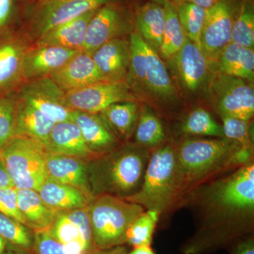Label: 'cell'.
<instances>
[{
	"mask_svg": "<svg viewBox=\"0 0 254 254\" xmlns=\"http://www.w3.org/2000/svg\"><path fill=\"white\" fill-rule=\"evenodd\" d=\"M23 249L11 248L6 249L3 254H26L23 253Z\"/></svg>",
	"mask_w": 254,
	"mask_h": 254,
	"instance_id": "7dc6e473",
	"label": "cell"
},
{
	"mask_svg": "<svg viewBox=\"0 0 254 254\" xmlns=\"http://www.w3.org/2000/svg\"><path fill=\"white\" fill-rule=\"evenodd\" d=\"M254 147L226 138H187L176 146L177 202L209 179L253 161Z\"/></svg>",
	"mask_w": 254,
	"mask_h": 254,
	"instance_id": "7a4b0ae2",
	"label": "cell"
},
{
	"mask_svg": "<svg viewBox=\"0 0 254 254\" xmlns=\"http://www.w3.org/2000/svg\"><path fill=\"white\" fill-rule=\"evenodd\" d=\"M199 187L190 191L202 215L199 226L182 253H210L248 236L253 229V161Z\"/></svg>",
	"mask_w": 254,
	"mask_h": 254,
	"instance_id": "6da1fadb",
	"label": "cell"
},
{
	"mask_svg": "<svg viewBox=\"0 0 254 254\" xmlns=\"http://www.w3.org/2000/svg\"><path fill=\"white\" fill-rule=\"evenodd\" d=\"M6 249V244L4 240L0 237V254H4Z\"/></svg>",
	"mask_w": 254,
	"mask_h": 254,
	"instance_id": "c3c4849f",
	"label": "cell"
},
{
	"mask_svg": "<svg viewBox=\"0 0 254 254\" xmlns=\"http://www.w3.org/2000/svg\"><path fill=\"white\" fill-rule=\"evenodd\" d=\"M135 143L150 150L161 144L165 138V129L160 119L148 105L140 108L135 129Z\"/></svg>",
	"mask_w": 254,
	"mask_h": 254,
	"instance_id": "4dcf8cb0",
	"label": "cell"
},
{
	"mask_svg": "<svg viewBox=\"0 0 254 254\" xmlns=\"http://www.w3.org/2000/svg\"><path fill=\"white\" fill-rule=\"evenodd\" d=\"M124 199L160 214L177 203L176 145L165 143L151 150L141 187Z\"/></svg>",
	"mask_w": 254,
	"mask_h": 254,
	"instance_id": "5b68a950",
	"label": "cell"
},
{
	"mask_svg": "<svg viewBox=\"0 0 254 254\" xmlns=\"http://www.w3.org/2000/svg\"><path fill=\"white\" fill-rule=\"evenodd\" d=\"M0 213L17 220L25 225L18 207L17 192L14 187L0 188Z\"/></svg>",
	"mask_w": 254,
	"mask_h": 254,
	"instance_id": "f35d334b",
	"label": "cell"
},
{
	"mask_svg": "<svg viewBox=\"0 0 254 254\" xmlns=\"http://www.w3.org/2000/svg\"><path fill=\"white\" fill-rule=\"evenodd\" d=\"M182 131L192 136L224 138L222 125L214 120L207 110L197 108L192 110L182 125Z\"/></svg>",
	"mask_w": 254,
	"mask_h": 254,
	"instance_id": "836d02e7",
	"label": "cell"
},
{
	"mask_svg": "<svg viewBox=\"0 0 254 254\" xmlns=\"http://www.w3.org/2000/svg\"><path fill=\"white\" fill-rule=\"evenodd\" d=\"M129 100L137 99L126 81H100L65 93L70 110L90 113L98 114L111 105Z\"/></svg>",
	"mask_w": 254,
	"mask_h": 254,
	"instance_id": "30bf717a",
	"label": "cell"
},
{
	"mask_svg": "<svg viewBox=\"0 0 254 254\" xmlns=\"http://www.w3.org/2000/svg\"><path fill=\"white\" fill-rule=\"evenodd\" d=\"M9 187H14V185L4 165L0 161V188Z\"/></svg>",
	"mask_w": 254,
	"mask_h": 254,
	"instance_id": "7bdbcfd3",
	"label": "cell"
},
{
	"mask_svg": "<svg viewBox=\"0 0 254 254\" xmlns=\"http://www.w3.org/2000/svg\"><path fill=\"white\" fill-rule=\"evenodd\" d=\"M184 31L192 43L200 48V36L207 10L183 0H173Z\"/></svg>",
	"mask_w": 254,
	"mask_h": 254,
	"instance_id": "d6a6232c",
	"label": "cell"
},
{
	"mask_svg": "<svg viewBox=\"0 0 254 254\" xmlns=\"http://www.w3.org/2000/svg\"><path fill=\"white\" fill-rule=\"evenodd\" d=\"M231 246V254H254L253 237L247 236L237 240Z\"/></svg>",
	"mask_w": 254,
	"mask_h": 254,
	"instance_id": "60d3db41",
	"label": "cell"
},
{
	"mask_svg": "<svg viewBox=\"0 0 254 254\" xmlns=\"http://www.w3.org/2000/svg\"><path fill=\"white\" fill-rule=\"evenodd\" d=\"M98 9L52 28L38 38L37 46H56L82 50L88 23Z\"/></svg>",
	"mask_w": 254,
	"mask_h": 254,
	"instance_id": "7402d4cb",
	"label": "cell"
},
{
	"mask_svg": "<svg viewBox=\"0 0 254 254\" xmlns=\"http://www.w3.org/2000/svg\"><path fill=\"white\" fill-rule=\"evenodd\" d=\"M38 192L48 206L58 212L88 206V199L81 190L48 177Z\"/></svg>",
	"mask_w": 254,
	"mask_h": 254,
	"instance_id": "f1b7e54d",
	"label": "cell"
},
{
	"mask_svg": "<svg viewBox=\"0 0 254 254\" xmlns=\"http://www.w3.org/2000/svg\"><path fill=\"white\" fill-rule=\"evenodd\" d=\"M18 207L24 224L35 232L50 230L58 211L43 201L37 190H16Z\"/></svg>",
	"mask_w": 254,
	"mask_h": 254,
	"instance_id": "d4e9b609",
	"label": "cell"
},
{
	"mask_svg": "<svg viewBox=\"0 0 254 254\" xmlns=\"http://www.w3.org/2000/svg\"><path fill=\"white\" fill-rule=\"evenodd\" d=\"M70 120L77 125L85 143L97 156L108 154L121 146V141L99 114L71 110Z\"/></svg>",
	"mask_w": 254,
	"mask_h": 254,
	"instance_id": "e0dca14e",
	"label": "cell"
},
{
	"mask_svg": "<svg viewBox=\"0 0 254 254\" xmlns=\"http://www.w3.org/2000/svg\"><path fill=\"white\" fill-rule=\"evenodd\" d=\"M87 208L96 250L126 244L128 227L145 210L141 205L106 193L98 195Z\"/></svg>",
	"mask_w": 254,
	"mask_h": 254,
	"instance_id": "8992f818",
	"label": "cell"
},
{
	"mask_svg": "<svg viewBox=\"0 0 254 254\" xmlns=\"http://www.w3.org/2000/svg\"><path fill=\"white\" fill-rule=\"evenodd\" d=\"M128 27L129 22L124 10L118 5L107 3L97 10L88 23L82 50L92 55L105 43L121 38Z\"/></svg>",
	"mask_w": 254,
	"mask_h": 254,
	"instance_id": "9a60e30c",
	"label": "cell"
},
{
	"mask_svg": "<svg viewBox=\"0 0 254 254\" xmlns=\"http://www.w3.org/2000/svg\"><path fill=\"white\" fill-rule=\"evenodd\" d=\"M231 43L254 49L253 0H241L232 25Z\"/></svg>",
	"mask_w": 254,
	"mask_h": 254,
	"instance_id": "1f68e13d",
	"label": "cell"
},
{
	"mask_svg": "<svg viewBox=\"0 0 254 254\" xmlns=\"http://www.w3.org/2000/svg\"><path fill=\"white\" fill-rule=\"evenodd\" d=\"M109 1L110 0H45L32 20V33L36 38H40L55 26L99 9Z\"/></svg>",
	"mask_w": 254,
	"mask_h": 254,
	"instance_id": "5bb4252c",
	"label": "cell"
},
{
	"mask_svg": "<svg viewBox=\"0 0 254 254\" xmlns=\"http://www.w3.org/2000/svg\"><path fill=\"white\" fill-rule=\"evenodd\" d=\"M50 76L65 93L103 81L91 55L83 50Z\"/></svg>",
	"mask_w": 254,
	"mask_h": 254,
	"instance_id": "d6986e66",
	"label": "cell"
},
{
	"mask_svg": "<svg viewBox=\"0 0 254 254\" xmlns=\"http://www.w3.org/2000/svg\"><path fill=\"white\" fill-rule=\"evenodd\" d=\"M139 111L137 100H129L115 103L98 114L117 138L126 141L134 133Z\"/></svg>",
	"mask_w": 254,
	"mask_h": 254,
	"instance_id": "83f0119b",
	"label": "cell"
},
{
	"mask_svg": "<svg viewBox=\"0 0 254 254\" xmlns=\"http://www.w3.org/2000/svg\"><path fill=\"white\" fill-rule=\"evenodd\" d=\"M46 168L48 178L90 193L86 167L79 158L47 151Z\"/></svg>",
	"mask_w": 254,
	"mask_h": 254,
	"instance_id": "44dd1931",
	"label": "cell"
},
{
	"mask_svg": "<svg viewBox=\"0 0 254 254\" xmlns=\"http://www.w3.org/2000/svg\"><path fill=\"white\" fill-rule=\"evenodd\" d=\"M150 151L133 143L119 147L108 153L97 163L95 188L101 194L123 198L134 194L143 182Z\"/></svg>",
	"mask_w": 254,
	"mask_h": 254,
	"instance_id": "277c9868",
	"label": "cell"
},
{
	"mask_svg": "<svg viewBox=\"0 0 254 254\" xmlns=\"http://www.w3.org/2000/svg\"><path fill=\"white\" fill-rule=\"evenodd\" d=\"M79 50L56 46H38L27 49L23 55V79L50 76L63 67Z\"/></svg>",
	"mask_w": 254,
	"mask_h": 254,
	"instance_id": "2e32d148",
	"label": "cell"
},
{
	"mask_svg": "<svg viewBox=\"0 0 254 254\" xmlns=\"http://www.w3.org/2000/svg\"><path fill=\"white\" fill-rule=\"evenodd\" d=\"M91 56L103 81H125L130 63L129 40H112L95 50Z\"/></svg>",
	"mask_w": 254,
	"mask_h": 254,
	"instance_id": "ac0fdd59",
	"label": "cell"
},
{
	"mask_svg": "<svg viewBox=\"0 0 254 254\" xmlns=\"http://www.w3.org/2000/svg\"><path fill=\"white\" fill-rule=\"evenodd\" d=\"M157 210H145L131 224L127 232L126 244L133 248L150 246L159 217Z\"/></svg>",
	"mask_w": 254,
	"mask_h": 254,
	"instance_id": "e575fe53",
	"label": "cell"
},
{
	"mask_svg": "<svg viewBox=\"0 0 254 254\" xmlns=\"http://www.w3.org/2000/svg\"><path fill=\"white\" fill-rule=\"evenodd\" d=\"M183 1H188L195 5L200 6L205 9H210L213 6L218 0H183Z\"/></svg>",
	"mask_w": 254,
	"mask_h": 254,
	"instance_id": "f6af8a7d",
	"label": "cell"
},
{
	"mask_svg": "<svg viewBox=\"0 0 254 254\" xmlns=\"http://www.w3.org/2000/svg\"><path fill=\"white\" fill-rule=\"evenodd\" d=\"M224 138L241 144L252 145V123L247 120L230 116H220Z\"/></svg>",
	"mask_w": 254,
	"mask_h": 254,
	"instance_id": "74e56055",
	"label": "cell"
},
{
	"mask_svg": "<svg viewBox=\"0 0 254 254\" xmlns=\"http://www.w3.org/2000/svg\"><path fill=\"white\" fill-rule=\"evenodd\" d=\"M88 254H127V249L125 246H119L107 250H95Z\"/></svg>",
	"mask_w": 254,
	"mask_h": 254,
	"instance_id": "ee69618b",
	"label": "cell"
},
{
	"mask_svg": "<svg viewBox=\"0 0 254 254\" xmlns=\"http://www.w3.org/2000/svg\"><path fill=\"white\" fill-rule=\"evenodd\" d=\"M240 1L218 0L207 9L200 36V48L209 63L231 43L232 25Z\"/></svg>",
	"mask_w": 254,
	"mask_h": 254,
	"instance_id": "8fae6325",
	"label": "cell"
},
{
	"mask_svg": "<svg viewBox=\"0 0 254 254\" xmlns=\"http://www.w3.org/2000/svg\"><path fill=\"white\" fill-rule=\"evenodd\" d=\"M0 237L6 244V249L30 250L33 248L34 238L26 225L0 213Z\"/></svg>",
	"mask_w": 254,
	"mask_h": 254,
	"instance_id": "d590c367",
	"label": "cell"
},
{
	"mask_svg": "<svg viewBox=\"0 0 254 254\" xmlns=\"http://www.w3.org/2000/svg\"><path fill=\"white\" fill-rule=\"evenodd\" d=\"M13 11V0H0V33L9 23Z\"/></svg>",
	"mask_w": 254,
	"mask_h": 254,
	"instance_id": "b9f144b4",
	"label": "cell"
},
{
	"mask_svg": "<svg viewBox=\"0 0 254 254\" xmlns=\"http://www.w3.org/2000/svg\"><path fill=\"white\" fill-rule=\"evenodd\" d=\"M162 4L165 11V26L159 55L167 61L181 49L186 43L187 37L179 19L173 0H163Z\"/></svg>",
	"mask_w": 254,
	"mask_h": 254,
	"instance_id": "f546056e",
	"label": "cell"
},
{
	"mask_svg": "<svg viewBox=\"0 0 254 254\" xmlns=\"http://www.w3.org/2000/svg\"><path fill=\"white\" fill-rule=\"evenodd\" d=\"M17 98L55 124L70 120L71 110L66 106L65 92L50 76L29 80L20 88Z\"/></svg>",
	"mask_w": 254,
	"mask_h": 254,
	"instance_id": "7c38bea8",
	"label": "cell"
},
{
	"mask_svg": "<svg viewBox=\"0 0 254 254\" xmlns=\"http://www.w3.org/2000/svg\"><path fill=\"white\" fill-rule=\"evenodd\" d=\"M165 11L163 4L149 1L137 11L135 18L136 33L159 54L163 41Z\"/></svg>",
	"mask_w": 254,
	"mask_h": 254,
	"instance_id": "4316f807",
	"label": "cell"
},
{
	"mask_svg": "<svg viewBox=\"0 0 254 254\" xmlns=\"http://www.w3.org/2000/svg\"><path fill=\"white\" fill-rule=\"evenodd\" d=\"M167 61L182 91L195 95L206 89L213 71L199 47L187 39L178 53Z\"/></svg>",
	"mask_w": 254,
	"mask_h": 254,
	"instance_id": "9c48e42d",
	"label": "cell"
},
{
	"mask_svg": "<svg viewBox=\"0 0 254 254\" xmlns=\"http://www.w3.org/2000/svg\"><path fill=\"white\" fill-rule=\"evenodd\" d=\"M252 83L242 78L213 72L206 88L207 93L220 116L233 117L250 121L254 115Z\"/></svg>",
	"mask_w": 254,
	"mask_h": 254,
	"instance_id": "ba28073f",
	"label": "cell"
},
{
	"mask_svg": "<svg viewBox=\"0 0 254 254\" xmlns=\"http://www.w3.org/2000/svg\"><path fill=\"white\" fill-rule=\"evenodd\" d=\"M26 50L18 38L11 36L0 38V93L11 92L23 80V58Z\"/></svg>",
	"mask_w": 254,
	"mask_h": 254,
	"instance_id": "603a6c76",
	"label": "cell"
},
{
	"mask_svg": "<svg viewBox=\"0 0 254 254\" xmlns=\"http://www.w3.org/2000/svg\"><path fill=\"white\" fill-rule=\"evenodd\" d=\"M17 95L12 91L0 93V148L15 136Z\"/></svg>",
	"mask_w": 254,
	"mask_h": 254,
	"instance_id": "8d00e7d4",
	"label": "cell"
},
{
	"mask_svg": "<svg viewBox=\"0 0 254 254\" xmlns=\"http://www.w3.org/2000/svg\"><path fill=\"white\" fill-rule=\"evenodd\" d=\"M127 254H155V253L152 250L150 246H143V247L133 248V251Z\"/></svg>",
	"mask_w": 254,
	"mask_h": 254,
	"instance_id": "bcb514c9",
	"label": "cell"
},
{
	"mask_svg": "<svg viewBox=\"0 0 254 254\" xmlns=\"http://www.w3.org/2000/svg\"><path fill=\"white\" fill-rule=\"evenodd\" d=\"M46 154V147L41 142L15 136L0 148V161L16 190L38 191L48 179Z\"/></svg>",
	"mask_w": 254,
	"mask_h": 254,
	"instance_id": "52a82bcc",
	"label": "cell"
},
{
	"mask_svg": "<svg viewBox=\"0 0 254 254\" xmlns=\"http://www.w3.org/2000/svg\"><path fill=\"white\" fill-rule=\"evenodd\" d=\"M35 233L33 249L36 254H64L63 246L50 230Z\"/></svg>",
	"mask_w": 254,
	"mask_h": 254,
	"instance_id": "ab89813d",
	"label": "cell"
},
{
	"mask_svg": "<svg viewBox=\"0 0 254 254\" xmlns=\"http://www.w3.org/2000/svg\"><path fill=\"white\" fill-rule=\"evenodd\" d=\"M213 72H218L242 78L253 83L254 79V49L229 43L210 63Z\"/></svg>",
	"mask_w": 254,
	"mask_h": 254,
	"instance_id": "ffe728a7",
	"label": "cell"
},
{
	"mask_svg": "<svg viewBox=\"0 0 254 254\" xmlns=\"http://www.w3.org/2000/svg\"><path fill=\"white\" fill-rule=\"evenodd\" d=\"M50 230L64 254H88L96 250L89 216L84 210L58 212Z\"/></svg>",
	"mask_w": 254,
	"mask_h": 254,
	"instance_id": "4fadbf2b",
	"label": "cell"
},
{
	"mask_svg": "<svg viewBox=\"0 0 254 254\" xmlns=\"http://www.w3.org/2000/svg\"><path fill=\"white\" fill-rule=\"evenodd\" d=\"M45 147L50 153L75 158L97 156L85 143L77 125L71 120L55 124Z\"/></svg>",
	"mask_w": 254,
	"mask_h": 254,
	"instance_id": "cb8c5ba5",
	"label": "cell"
},
{
	"mask_svg": "<svg viewBox=\"0 0 254 254\" xmlns=\"http://www.w3.org/2000/svg\"><path fill=\"white\" fill-rule=\"evenodd\" d=\"M130 63L127 84L137 100L164 115L176 110L180 103L178 89L166 64L134 32L129 39Z\"/></svg>",
	"mask_w": 254,
	"mask_h": 254,
	"instance_id": "3957f363",
	"label": "cell"
},
{
	"mask_svg": "<svg viewBox=\"0 0 254 254\" xmlns=\"http://www.w3.org/2000/svg\"><path fill=\"white\" fill-rule=\"evenodd\" d=\"M55 125L36 108L17 98L15 136L33 138L41 142L45 146Z\"/></svg>",
	"mask_w": 254,
	"mask_h": 254,
	"instance_id": "484cf974",
	"label": "cell"
}]
</instances>
